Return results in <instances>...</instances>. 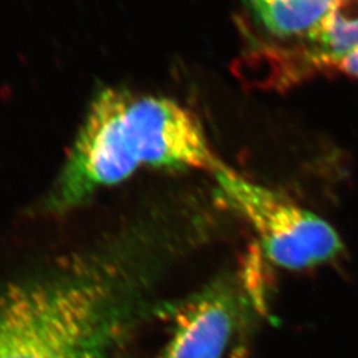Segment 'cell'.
<instances>
[{
    "mask_svg": "<svg viewBox=\"0 0 358 358\" xmlns=\"http://www.w3.org/2000/svg\"><path fill=\"white\" fill-rule=\"evenodd\" d=\"M264 27L279 36L313 38L338 0H250Z\"/></svg>",
    "mask_w": 358,
    "mask_h": 358,
    "instance_id": "5b68a950",
    "label": "cell"
},
{
    "mask_svg": "<svg viewBox=\"0 0 358 358\" xmlns=\"http://www.w3.org/2000/svg\"><path fill=\"white\" fill-rule=\"evenodd\" d=\"M224 166L207 141L201 121L176 101L105 90L93 101L47 206L65 213L140 167Z\"/></svg>",
    "mask_w": 358,
    "mask_h": 358,
    "instance_id": "6da1fadb",
    "label": "cell"
},
{
    "mask_svg": "<svg viewBox=\"0 0 358 358\" xmlns=\"http://www.w3.org/2000/svg\"><path fill=\"white\" fill-rule=\"evenodd\" d=\"M231 358H244V353L242 350H239V349H238V350L235 352V355H234Z\"/></svg>",
    "mask_w": 358,
    "mask_h": 358,
    "instance_id": "ba28073f",
    "label": "cell"
},
{
    "mask_svg": "<svg viewBox=\"0 0 358 358\" xmlns=\"http://www.w3.org/2000/svg\"><path fill=\"white\" fill-rule=\"evenodd\" d=\"M310 41L317 48L321 63L340 64L358 47V0H338Z\"/></svg>",
    "mask_w": 358,
    "mask_h": 358,
    "instance_id": "8992f818",
    "label": "cell"
},
{
    "mask_svg": "<svg viewBox=\"0 0 358 358\" xmlns=\"http://www.w3.org/2000/svg\"><path fill=\"white\" fill-rule=\"evenodd\" d=\"M213 176L222 202L255 231L264 255L275 266L303 271L332 263L344 254L341 236L317 214L226 165Z\"/></svg>",
    "mask_w": 358,
    "mask_h": 358,
    "instance_id": "3957f363",
    "label": "cell"
},
{
    "mask_svg": "<svg viewBox=\"0 0 358 358\" xmlns=\"http://www.w3.org/2000/svg\"><path fill=\"white\" fill-rule=\"evenodd\" d=\"M337 66L341 68L348 75L358 78V47L355 51L350 52L346 57H344Z\"/></svg>",
    "mask_w": 358,
    "mask_h": 358,
    "instance_id": "52a82bcc",
    "label": "cell"
},
{
    "mask_svg": "<svg viewBox=\"0 0 358 358\" xmlns=\"http://www.w3.org/2000/svg\"><path fill=\"white\" fill-rule=\"evenodd\" d=\"M236 299L215 284L179 308L174 329L158 358H223L236 321Z\"/></svg>",
    "mask_w": 358,
    "mask_h": 358,
    "instance_id": "277c9868",
    "label": "cell"
},
{
    "mask_svg": "<svg viewBox=\"0 0 358 358\" xmlns=\"http://www.w3.org/2000/svg\"><path fill=\"white\" fill-rule=\"evenodd\" d=\"M129 300L112 269L16 285L0 297V358H106Z\"/></svg>",
    "mask_w": 358,
    "mask_h": 358,
    "instance_id": "7a4b0ae2",
    "label": "cell"
}]
</instances>
